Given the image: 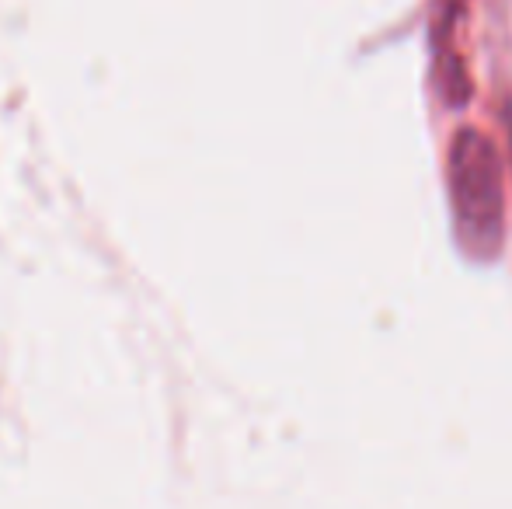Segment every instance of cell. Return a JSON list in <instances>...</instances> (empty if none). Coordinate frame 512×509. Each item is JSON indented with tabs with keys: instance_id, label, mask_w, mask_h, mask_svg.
Wrapping results in <instances>:
<instances>
[{
	"instance_id": "cell-1",
	"label": "cell",
	"mask_w": 512,
	"mask_h": 509,
	"mask_svg": "<svg viewBox=\"0 0 512 509\" xmlns=\"http://www.w3.org/2000/svg\"><path fill=\"white\" fill-rule=\"evenodd\" d=\"M450 196L464 252L474 258L499 255L506 238L502 168L492 143L474 129H464L450 147Z\"/></svg>"
}]
</instances>
